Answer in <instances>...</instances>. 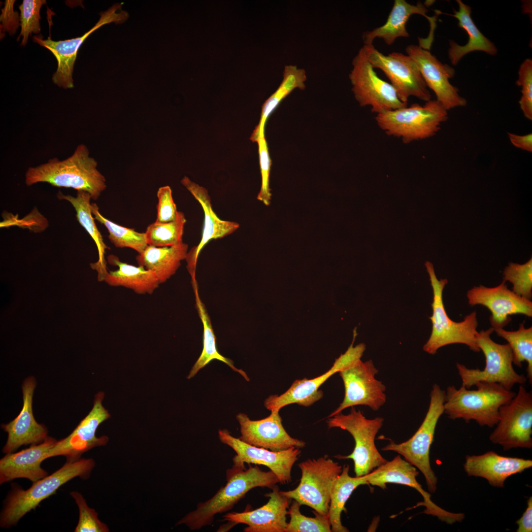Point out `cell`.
Returning <instances> with one entry per match:
<instances>
[{
    "label": "cell",
    "mask_w": 532,
    "mask_h": 532,
    "mask_svg": "<svg viewBox=\"0 0 532 532\" xmlns=\"http://www.w3.org/2000/svg\"><path fill=\"white\" fill-rule=\"evenodd\" d=\"M300 504L293 501L289 507L288 514L290 517L285 532H331L330 522L327 515L321 514L314 510V517H307L301 513Z\"/></svg>",
    "instance_id": "39"
},
{
    "label": "cell",
    "mask_w": 532,
    "mask_h": 532,
    "mask_svg": "<svg viewBox=\"0 0 532 532\" xmlns=\"http://www.w3.org/2000/svg\"><path fill=\"white\" fill-rule=\"evenodd\" d=\"M459 9L454 10L453 14H447L458 21V26L464 29L468 35V40L464 45H459L453 40L449 41L448 58L453 66L457 65L466 54L474 51H482L494 56L498 49L494 43L486 37L478 29L471 16V8L461 0H456Z\"/></svg>",
    "instance_id": "29"
},
{
    "label": "cell",
    "mask_w": 532,
    "mask_h": 532,
    "mask_svg": "<svg viewBox=\"0 0 532 532\" xmlns=\"http://www.w3.org/2000/svg\"><path fill=\"white\" fill-rule=\"evenodd\" d=\"M428 11L427 7L420 1L414 5L405 0H395L386 23L363 34L364 45L373 44V40L378 38L383 39L388 45H390L399 37H408L409 33L406 25L410 17L413 14L424 16L432 25L431 28H434L433 19L427 15Z\"/></svg>",
    "instance_id": "28"
},
{
    "label": "cell",
    "mask_w": 532,
    "mask_h": 532,
    "mask_svg": "<svg viewBox=\"0 0 532 532\" xmlns=\"http://www.w3.org/2000/svg\"><path fill=\"white\" fill-rule=\"evenodd\" d=\"M508 136L511 143L516 147L529 152H532V133L521 135L508 133Z\"/></svg>",
    "instance_id": "48"
},
{
    "label": "cell",
    "mask_w": 532,
    "mask_h": 532,
    "mask_svg": "<svg viewBox=\"0 0 532 532\" xmlns=\"http://www.w3.org/2000/svg\"><path fill=\"white\" fill-rule=\"evenodd\" d=\"M466 297L470 306L480 304L490 311L489 320L494 330L503 328L511 321V315L532 316V301L509 290L504 280L495 287L474 286L467 292Z\"/></svg>",
    "instance_id": "21"
},
{
    "label": "cell",
    "mask_w": 532,
    "mask_h": 532,
    "mask_svg": "<svg viewBox=\"0 0 532 532\" xmlns=\"http://www.w3.org/2000/svg\"><path fill=\"white\" fill-rule=\"evenodd\" d=\"M122 4L116 3L100 14V18L95 26L81 36L64 40L54 41L49 37L43 39L40 35L33 37V41L49 50L58 62L56 71L52 76L53 82L59 87H74L72 74L78 50L87 38L104 25L111 23L121 24L129 18V14L121 10Z\"/></svg>",
    "instance_id": "16"
},
{
    "label": "cell",
    "mask_w": 532,
    "mask_h": 532,
    "mask_svg": "<svg viewBox=\"0 0 532 532\" xmlns=\"http://www.w3.org/2000/svg\"><path fill=\"white\" fill-rule=\"evenodd\" d=\"M463 466L468 476L483 478L493 487L503 488L507 478L532 467V461L489 451L479 455H466Z\"/></svg>",
    "instance_id": "26"
},
{
    "label": "cell",
    "mask_w": 532,
    "mask_h": 532,
    "mask_svg": "<svg viewBox=\"0 0 532 532\" xmlns=\"http://www.w3.org/2000/svg\"><path fill=\"white\" fill-rule=\"evenodd\" d=\"M378 370L371 360H360L338 373L343 382L344 399L329 417L341 413L344 409L362 405L378 410L386 401V387L375 376Z\"/></svg>",
    "instance_id": "14"
},
{
    "label": "cell",
    "mask_w": 532,
    "mask_h": 532,
    "mask_svg": "<svg viewBox=\"0 0 532 532\" xmlns=\"http://www.w3.org/2000/svg\"><path fill=\"white\" fill-rule=\"evenodd\" d=\"M271 490L265 495L268 499L264 505L256 509L228 513L223 515V520L232 527L245 524V532H285L290 499L281 493L276 485Z\"/></svg>",
    "instance_id": "23"
},
{
    "label": "cell",
    "mask_w": 532,
    "mask_h": 532,
    "mask_svg": "<svg viewBox=\"0 0 532 532\" xmlns=\"http://www.w3.org/2000/svg\"><path fill=\"white\" fill-rule=\"evenodd\" d=\"M489 436L495 444L507 451L532 447V393L523 385L508 403L499 409V420Z\"/></svg>",
    "instance_id": "11"
},
{
    "label": "cell",
    "mask_w": 532,
    "mask_h": 532,
    "mask_svg": "<svg viewBox=\"0 0 532 532\" xmlns=\"http://www.w3.org/2000/svg\"><path fill=\"white\" fill-rule=\"evenodd\" d=\"M445 396V391L442 390L437 384H434L430 393L428 410L415 433L404 442L397 443L391 441L381 449L384 451H391L398 453L419 469L425 478L429 491L432 493L437 489V478L431 466L430 451L436 425L444 413Z\"/></svg>",
    "instance_id": "7"
},
{
    "label": "cell",
    "mask_w": 532,
    "mask_h": 532,
    "mask_svg": "<svg viewBox=\"0 0 532 532\" xmlns=\"http://www.w3.org/2000/svg\"><path fill=\"white\" fill-rule=\"evenodd\" d=\"M418 474L416 467L402 459L399 454L392 460L387 461L364 476L367 485L376 486L383 489L386 488V484L388 483L401 484L413 488L423 498V501L418 503L417 506L425 507L424 513L435 516L449 524L461 522L465 518L464 514L451 512L435 504L431 499V494L425 491L417 481L416 477Z\"/></svg>",
    "instance_id": "17"
},
{
    "label": "cell",
    "mask_w": 532,
    "mask_h": 532,
    "mask_svg": "<svg viewBox=\"0 0 532 532\" xmlns=\"http://www.w3.org/2000/svg\"><path fill=\"white\" fill-rule=\"evenodd\" d=\"M425 265L432 289L433 300L431 304L432 313L429 317L432 323V330L429 338L423 347V350L434 355L442 347L453 344H463L467 346L473 352H480L476 341L478 332L476 311L466 316L461 322H455L450 318L443 300V292L448 283V280L437 279L432 263L427 261Z\"/></svg>",
    "instance_id": "5"
},
{
    "label": "cell",
    "mask_w": 532,
    "mask_h": 532,
    "mask_svg": "<svg viewBox=\"0 0 532 532\" xmlns=\"http://www.w3.org/2000/svg\"><path fill=\"white\" fill-rule=\"evenodd\" d=\"M186 223L185 214L178 211L174 221L166 223L155 222L150 224L144 232L148 245L165 247L182 243Z\"/></svg>",
    "instance_id": "38"
},
{
    "label": "cell",
    "mask_w": 532,
    "mask_h": 532,
    "mask_svg": "<svg viewBox=\"0 0 532 532\" xmlns=\"http://www.w3.org/2000/svg\"><path fill=\"white\" fill-rule=\"evenodd\" d=\"M384 419L377 417L367 419L360 410L352 407L350 413H339L330 417L327 423L329 428H338L348 432L355 440L352 453L347 456L337 455L340 459L354 462L356 476L365 475L385 463L387 460L378 451L375 437L383 425Z\"/></svg>",
    "instance_id": "9"
},
{
    "label": "cell",
    "mask_w": 532,
    "mask_h": 532,
    "mask_svg": "<svg viewBox=\"0 0 532 532\" xmlns=\"http://www.w3.org/2000/svg\"><path fill=\"white\" fill-rule=\"evenodd\" d=\"M355 336L356 333L347 350L335 359L329 370L314 378L296 380L284 393L271 395L266 399L264 401L266 408L270 411L280 410L293 403L307 407L320 399L323 396V392L319 390L321 386L334 374L351 366L362 357L366 345L361 343L354 346Z\"/></svg>",
    "instance_id": "15"
},
{
    "label": "cell",
    "mask_w": 532,
    "mask_h": 532,
    "mask_svg": "<svg viewBox=\"0 0 532 532\" xmlns=\"http://www.w3.org/2000/svg\"><path fill=\"white\" fill-rule=\"evenodd\" d=\"M279 411H272L268 416L257 420H251L244 413H238L236 418L240 426V440L273 451L293 447L299 449L304 447V441L291 437L286 432Z\"/></svg>",
    "instance_id": "22"
},
{
    "label": "cell",
    "mask_w": 532,
    "mask_h": 532,
    "mask_svg": "<svg viewBox=\"0 0 532 532\" xmlns=\"http://www.w3.org/2000/svg\"><path fill=\"white\" fill-rule=\"evenodd\" d=\"M188 245L182 242L179 244L165 247L148 245L136 257L138 266L153 272L160 284L173 275L185 260Z\"/></svg>",
    "instance_id": "30"
},
{
    "label": "cell",
    "mask_w": 532,
    "mask_h": 532,
    "mask_svg": "<svg viewBox=\"0 0 532 532\" xmlns=\"http://www.w3.org/2000/svg\"><path fill=\"white\" fill-rule=\"evenodd\" d=\"M516 523L518 525L517 532H532V497L527 501V507L521 518Z\"/></svg>",
    "instance_id": "47"
},
{
    "label": "cell",
    "mask_w": 532,
    "mask_h": 532,
    "mask_svg": "<svg viewBox=\"0 0 532 532\" xmlns=\"http://www.w3.org/2000/svg\"><path fill=\"white\" fill-rule=\"evenodd\" d=\"M181 184L191 193L200 203L203 211L204 219L201 240L197 246L192 248L187 254L186 260L187 268L191 276L196 275L197 260L199 255L211 240L221 238L229 235L239 227L238 223L220 219L214 211L210 196L204 187L184 176L181 180Z\"/></svg>",
    "instance_id": "25"
},
{
    "label": "cell",
    "mask_w": 532,
    "mask_h": 532,
    "mask_svg": "<svg viewBox=\"0 0 532 532\" xmlns=\"http://www.w3.org/2000/svg\"><path fill=\"white\" fill-rule=\"evenodd\" d=\"M494 329L490 327L478 332L476 335V344L485 358L483 370L469 368L463 364H456L462 385L467 389L478 382H485L498 383L511 390L515 385H524L527 381L525 375L518 374L513 368V353L509 345L494 342L491 338Z\"/></svg>",
    "instance_id": "8"
},
{
    "label": "cell",
    "mask_w": 532,
    "mask_h": 532,
    "mask_svg": "<svg viewBox=\"0 0 532 532\" xmlns=\"http://www.w3.org/2000/svg\"><path fill=\"white\" fill-rule=\"evenodd\" d=\"M218 436L222 443L235 452L233 462L265 466L276 475L280 483L286 484L291 481L293 466L301 454L299 448L293 447L273 451L247 444L225 429L219 430Z\"/></svg>",
    "instance_id": "20"
},
{
    "label": "cell",
    "mask_w": 532,
    "mask_h": 532,
    "mask_svg": "<svg viewBox=\"0 0 532 532\" xmlns=\"http://www.w3.org/2000/svg\"><path fill=\"white\" fill-rule=\"evenodd\" d=\"M447 111L438 101L431 100L423 105L413 103L376 114L375 120L387 134L409 143L434 135L448 119Z\"/></svg>",
    "instance_id": "6"
},
{
    "label": "cell",
    "mask_w": 532,
    "mask_h": 532,
    "mask_svg": "<svg viewBox=\"0 0 532 532\" xmlns=\"http://www.w3.org/2000/svg\"><path fill=\"white\" fill-rule=\"evenodd\" d=\"M405 51L416 64L428 88L433 91L436 100L447 110L464 106L466 100L449 79L455 74L454 68L438 61L430 50L420 45H408Z\"/></svg>",
    "instance_id": "19"
},
{
    "label": "cell",
    "mask_w": 532,
    "mask_h": 532,
    "mask_svg": "<svg viewBox=\"0 0 532 532\" xmlns=\"http://www.w3.org/2000/svg\"><path fill=\"white\" fill-rule=\"evenodd\" d=\"M349 471V466L344 465L331 492L328 515L332 532H349L342 524L341 512L345 510V503L353 492L359 486L366 484L364 476L351 477Z\"/></svg>",
    "instance_id": "34"
},
{
    "label": "cell",
    "mask_w": 532,
    "mask_h": 532,
    "mask_svg": "<svg viewBox=\"0 0 532 532\" xmlns=\"http://www.w3.org/2000/svg\"><path fill=\"white\" fill-rule=\"evenodd\" d=\"M307 79L305 71L294 65L284 66L283 80L276 91L264 102L262 106L259 126L265 127L266 119L281 101L294 89L304 90Z\"/></svg>",
    "instance_id": "36"
},
{
    "label": "cell",
    "mask_w": 532,
    "mask_h": 532,
    "mask_svg": "<svg viewBox=\"0 0 532 532\" xmlns=\"http://www.w3.org/2000/svg\"><path fill=\"white\" fill-rule=\"evenodd\" d=\"M157 196L158 203L155 222L166 223L174 221L177 216L178 211L172 198L170 187L169 186L160 187Z\"/></svg>",
    "instance_id": "45"
},
{
    "label": "cell",
    "mask_w": 532,
    "mask_h": 532,
    "mask_svg": "<svg viewBox=\"0 0 532 532\" xmlns=\"http://www.w3.org/2000/svg\"><path fill=\"white\" fill-rule=\"evenodd\" d=\"M503 280L513 285L512 291L531 300L532 297V259L524 264L511 263L503 272Z\"/></svg>",
    "instance_id": "40"
},
{
    "label": "cell",
    "mask_w": 532,
    "mask_h": 532,
    "mask_svg": "<svg viewBox=\"0 0 532 532\" xmlns=\"http://www.w3.org/2000/svg\"><path fill=\"white\" fill-rule=\"evenodd\" d=\"M233 465L226 471L227 482L210 499L199 503L195 510L189 512L176 523L184 524L192 531L199 530L211 525L218 514L226 512L233 506L253 488L267 487L272 489L279 481L271 470L265 471L257 465L233 462Z\"/></svg>",
    "instance_id": "1"
},
{
    "label": "cell",
    "mask_w": 532,
    "mask_h": 532,
    "mask_svg": "<svg viewBox=\"0 0 532 532\" xmlns=\"http://www.w3.org/2000/svg\"><path fill=\"white\" fill-rule=\"evenodd\" d=\"M516 84L521 87L522 96L519 101L525 117L532 120V60L528 58L523 62L518 70Z\"/></svg>",
    "instance_id": "44"
},
{
    "label": "cell",
    "mask_w": 532,
    "mask_h": 532,
    "mask_svg": "<svg viewBox=\"0 0 532 532\" xmlns=\"http://www.w3.org/2000/svg\"><path fill=\"white\" fill-rule=\"evenodd\" d=\"M349 77L355 98L361 106H369L376 114L407 106L392 85L378 76L363 47L352 61Z\"/></svg>",
    "instance_id": "13"
},
{
    "label": "cell",
    "mask_w": 532,
    "mask_h": 532,
    "mask_svg": "<svg viewBox=\"0 0 532 532\" xmlns=\"http://www.w3.org/2000/svg\"><path fill=\"white\" fill-rule=\"evenodd\" d=\"M250 139L253 142H257L259 148L262 185L257 199L263 201L265 205H269L271 197L269 186V177L271 161L265 138V127L257 126L250 137Z\"/></svg>",
    "instance_id": "41"
},
{
    "label": "cell",
    "mask_w": 532,
    "mask_h": 532,
    "mask_svg": "<svg viewBox=\"0 0 532 532\" xmlns=\"http://www.w3.org/2000/svg\"><path fill=\"white\" fill-rule=\"evenodd\" d=\"M95 465L92 459L66 462L51 475L33 482L27 490L13 487L0 514V527L9 528L15 526L27 513L34 510L41 501L55 494L60 487L73 478H88Z\"/></svg>",
    "instance_id": "4"
},
{
    "label": "cell",
    "mask_w": 532,
    "mask_h": 532,
    "mask_svg": "<svg viewBox=\"0 0 532 532\" xmlns=\"http://www.w3.org/2000/svg\"><path fill=\"white\" fill-rule=\"evenodd\" d=\"M15 0H5L4 7L1 9L0 15L1 32H7L10 35L15 34L17 29L20 25L19 23L20 17L18 13L13 10V4Z\"/></svg>",
    "instance_id": "46"
},
{
    "label": "cell",
    "mask_w": 532,
    "mask_h": 532,
    "mask_svg": "<svg viewBox=\"0 0 532 532\" xmlns=\"http://www.w3.org/2000/svg\"><path fill=\"white\" fill-rule=\"evenodd\" d=\"M104 396L102 392L95 395L93 407L89 414L67 437L57 440L50 449L47 459L63 456L66 457V462H73L80 459L81 455L88 450L106 444L107 436H96L99 425L110 417V414L102 404Z\"/></svg>",
    "instance_id": "18"
},
{
    "label": "cell",
    "mask_w": 532,
    "mask_h": 532,
    "mask_svg": "<svg viewBox=\"0 0 532 532\" xmlns=\"http://www.w3.org/2000/svg\"><path fill=\"white\" fill-rule=\"evenodd\" d=\"M476 390L462 385L448 386L445 391L444 413L452 420L462 419L466 423L475 421L481 426L493 428L499 420V409L516 393L496 383L480 382Z\"/></svg>",
    "instance_id": "3"
},
{
    "label": "cell",
    "mask_w": 532,
    "mask_h": 532,
    "mask_svg": "<svg viewBox=\"0 0 532 532\" xmlns=\"http://www.w3.org/2000/svg\"><path fill=\"white\" fill-rule=\"evenodd\" d=\"M92 213L95 220L103 225L108 232V237L117 248H130L141 253L148 246L145 233L120 226L103 216L95 203L91 204Z\"/></svg>",
    "instance_id": "37"
},
{
    "label": "cell",
    "mask_w": 532,
    "mask_h": 532,
    "mask_svg": "<svg viewBox=\"0 0 532 532\" xmlns=\"http://www.w3.org/2000/svg\"><path fill=\"white\" fill-rule=\"evenodd\" d=\"M57 440L48 436L42 442L16 453L6 454L0 460V484L17 478H26L33 483L47 476L41 467L50 449Z\"/></svg>",
    "instance_id": "27"
},
{
    "label": "cell",
    "mask_w": 532,
    "mask_h": 532,
    "mask_svg": "<svg viewBox=\"0 0 532 532\" xmlns=\"http://www.w3.org/2000/svg\"><path fill=\"white\" fill-rule=\"evenodd\" d=\"M36 382L33 376L24 380L22 385L23 405L19 415L1 428L8 434L2 449L5 454L13 453L22 445H35L44 441L48 437L45 425L38 423L33 412V398Z\"/></svg>",
    "instance_id": "24"
},
{
    "label": "cell",
    "mask_w": 532,
    "mask_h": 532,
    "mask_svg": "<svg viewBox=\"0 0 532 532\" xmlns=\"http://www.w3.org/2000/svg\"><path fill=\"white\" fill-rule=\"evenodd\" d=\"M46 3L45 0H24L19 6L21 32L17 40L20 36L22 37V46L26 45L29 36L32 33H40V10L42 5Z\"/></svg>",
    "instance_id": "42"
},
{
    "label": "cell",
    "mask_w": 532,
    "mask_h": 532,
    "mask_svg": "<svg viewBox=\"0 0 532 532\" xmlns=\"http://www.w3.org/2000/svg\"><path fill=\"white\" fill-rule=\"evenodd\" d=\"M301 477L295 489L281 491L288 499L307 505L318 513L328 515L331 492L342 467L328 455L307 459L299 464Z\"/></svg>",
    "instance_id": "10"
},
{
    "label": "cell",
    "mask_w": 532,
    "mask_h": 532,
    "mask_svg": "<svg viewBox=\"0 0 532 532\" xmlns=\"http://www.w3.org/2000/svg\"><path fill=\"white\" fill-rule=\"evenodd\" d=\"M374 68L381 69L388 78L401 101L407 103L411 96L428 101L431 95L413 60L408 55L392 52L385 55L373 44L363 46Z\"/></svg>",
    "instance_id": "12"
},
{
    "label": "cell",
    "mask_w": 532,
    "mask_h": 532,
    "mask_svg": "<svg viewBox=\"0 0 532 532\" xmlns=\"http://www.w3.org/2000/svg\"><path fill=\"white\" fill-rule=\"evenodd\" d=\"M118 269L107 272L104 280L113 286H122L138 294H151L160 284L156 275L140 266H134L122 262L114 255L108 257Z\"/></svg>",
    "instance_id": "31"
},
{
    "label": "cell",
    "mask_w": 532,
    "mask_h": 532,
    "mask_svg": "<svg viewBox=\"0 0 532 532\" xmlns=\"http://www.w3.org/2000/svg\"><path fill=\"white\" fill-rule=\"evenodd\" d=\"M96 160L90 156L87 147L78 145L71 155L60 160L57 158L34 167L25 173L27 186L45 182L57 187L72 188L87 192L97 200L106 189L104 176L97 168Z\"/></svg>",
    "instance_id": "2"
},
{
    "label": "cell",
    "mask_w": 532,
    "mask_h": 532,
    "mask_svg": "<svg viewBox=\"0 0 532 532\" xmlns=\"http://www.w3.org/2000/svg\"><path fill=\"white\" fill-rule=\"evenodd\" d=\"M497 334L507 341L513 353V364L522 367V363L527 362V380L532 383V327H524V323L519 325V329L515 331H508L503 328L494 330Z\"/></svg>",
    "instance_id": "35"
},
{
    "label": "cell",
    "mask_w": 532,
    "mask_h": 532,
    "mask_svg": "<svg viewBox=\"0 0 532 532\" xmlns=\"http://www.w3.org/2000/svg\"><path fill=\"white\" fill-rule=\"evenodd\" d=\"M70 495L78 506L79 513L78 523L74 532H107V526L100 521L96 511L90 508L83 496L78 492L72 491Z\"/></svg>",
    "instance_id": "43"
},
{
    "label": "cell",
    "mask_w": 532,
    "mask_h": 532,
    "mask_svg": "<svg viewBox=\"0 0 532 532\" xmlns=\"http://www.w3.org/2000/svg\"><path fill=\"white\" fill-rule=\"evenodd\" d=\"M75 197L70 195H65L60 191L57 194V197L60 200H64L69 202L76 211L77 219L80 224L95 241L98 248L99 260L91 265L92 267L96 269L100 279H103L107 271L104 254L108 247L104 242L102 236L99 231L95 222V218L92 213L91 197L89 194L83 191H77Z\"/></svg>",
    "instance_id": "32"
},
{
    "label": "cell",
    "mask_w": 532,
    "mask_h": 532,
    "mask_svg": "<svg viewBox=\"0 0 532 532\" xmlns=\"http://www.w3.org/2000/svg\"><path fill=\"white\" fill-rule=\"evenodd\" d=\"M192 282L195 295L196 308L203 325V349L187 378L189 379L193 377L211 361L217 360L224 363L233 370L239 373L246 381H249V378L244 371L236 368L231 360L222 356L218 351L216 336L205 305L200 298L196 279H192Z\"/></svg>",
    "instance_id": "33"
}]
</instances>
